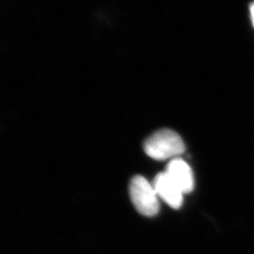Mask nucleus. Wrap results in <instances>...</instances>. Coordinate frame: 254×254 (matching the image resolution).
I'll use <instances>...</instances> for the list:
<instances>
[{
  "mask_svg": "<svg viewBox=\"0 0 254 254\" xmlns=\"http://www.w3.org/2000/svg\"><path fill=\"white\" fill-rule=\"evenodd\" d=\"M186 150V146L176 132L162 129L149 136L144 142L146 154L155 160L177 158Z\"/></svg>",
  "mask_w": 254,
  "mask_h": 254,
  "instance_id": "nucleus-1",
  "label": "nucleus"
},
{
  "mask_svg": "<svg viewBox=\"0 0 254 254\" xmlns=\"http://www.w3.org/2000/svg\"><path fill=\"white\" fill-rule=\"evenodd\" d=\"M130 197L136 210L145 217H154L159 211V200L153 184L136 175L130 183Z\"/></svg>",
  "mask_w": 254,
  "mask_h": 254,
  "instance_id": "nucleus-2",
  "label": "nucleus"
},
{
  "mask_svg": "<svg viewBox=\"0 0 254 254\" xmlns=\"http://www.w3.org/2000/svg\"><path fill=\"white\" fill-rule=\"evenodd\" d=\"M153 186L158 198L163 200L173 208L181 207L184 193L167 173H158L154 178Z\"/></svg>",
  "mask_w": 254,
  "mask_h": 254,
  "instance_id": "nucleus-3",
  "label": "nucleus"
},
{
  "mask_svg": "<svg viewBox=\"0 0 254 254\" xmlns=\"http://www.w3.org/2000/svg\"><path fill=\"white\" fill-rule=\"evenodd\" d=\"M165 173L173 180L184 194H188L194 189V176L190 167L181 158H174L167 166Z\"/></svg>",
  "mask_w": 254,
  "mask_h": 254,
  "instance_id": "nucleus-4",
  "label": "nucleus"
},
{
  "mask_svg": "<svg viewBox=\"0 0 254 254\" xmlns=\"http://www.w3.org/2000/svg\"><path fill=\"white\" fill-rule=\"evenodd\" d=\"M251 16H252V21L254 26V3L251 6Z\"/></svg>",
  "mask_w": 254,
  "mask_h": 254,
  "instance_id": "nucleus-5",
  "label": "nucleus"
}]
</instances>
